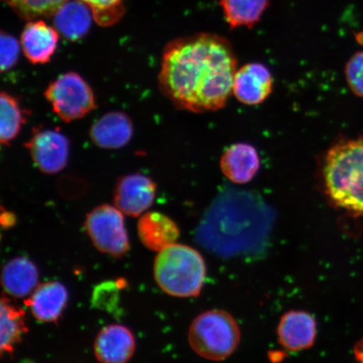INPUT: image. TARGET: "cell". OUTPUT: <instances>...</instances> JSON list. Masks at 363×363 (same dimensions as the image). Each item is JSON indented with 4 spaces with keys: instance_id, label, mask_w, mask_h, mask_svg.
Instances as JSON below:
<instances>
[{
    "instance_id": "1",
    "label": "cell",
    "mask_w": 363,
    "mask_h": 363,
    "mask_svg": "<svg viewBox=\"0 0 363 363\" xmlns=\"http://www.w3.org/2000/svg\"><path fill=\"white\" fill-rule=\"evenodd\" d=\"M238 59L228 40L199 33L172 40L163 51L159 89L180 110L223 108L233 93Z\"/></svg>"
},
{
    "instance_id": "2",
    "label": "cell",
    "mask_w": 363,
    "mask_h": 363,
    "mask_svg": "<svg viewBox=\"0 0 363 363\" xmlns=\"http://www.w3.org/2000/svg\"><path fill=\"white\" fill-rule=\"evenodd\" d=\"M326 194L335 206L363 216V139L335 144L323 167Z\"/></svg>"
},
{
    "instance_id": "3",
    "label": "cell",
    "mask_w": 363,
    "mask_h": 363,
    "mask_svg": "<svg viewBox=\"0 0 363 363\" xmlns=\"http://www.w3.org/2000/svg\"><path fill=\"white\" fill-rule=\"evenodd\" d=\"M153 272L159 288L179 298L198 296L206 277V263L201 253L177 243L158 252Z\"/></svg>"
},
{
    "instance_id": "4",
    "label": "cell",
    "mask_w": 363,
    "mask_h": 363,
    "mask_svg": "<svg viewBox=\"0 0 363 363\" xmlns=\"http://www.w3.org/2000/svg\"><path fill=\"white\" fill-rule=\"evenodd\" d=\"M240 333L229 313L214 310L203 313L193 321L189 342L198 355L211 361H222L238 348Z\"/></svg>"
},
{
    "instance_id": "5",
    "label": "cell",
    "mask_w": 363,
    "mask_h": 363,
    "mask_svg": "<svg viewBox=\"0 0 363 363\" xmlns=\"http://www.w3.org/2000/svg\"><path fill=\"white\" fill-rule=\"evenodd\" d=\"M58 118L65 122L83 119L96 108V99L89 84L74 72L58 76L44 93Z\"/></svg>"
},
{
    "instance_id": "6",
    "label": "cell",
    "mask_w": 363,
    "mask_h": 363,
    "mask_svg": "<svg viewBox=\"0 0 363 363\" xmlns=\"http://www.w3.org/2000/svg\"><path fill=\"white\" fill-rule=\"evenodd\" d=\"M84 229L98 251L115 258L129 252L124 214L115 206L104 203L94 208L86 216Z\"/></svg>"
},
{
    "instance_id": "7",
    "label": "cell",
    "mask_w": 363,
    "mask_h": 363,
    "mask_svg": "<svg viewBox=\"0 0 363 363\" xmlns=\"http://www.w3.org/2000/svg\"><path fill=\"white\" fill-rule=\"evenodd\" d=\"M34 164L45 174L65 169L70 154V143L58 128H35L26 143Z\"/></svg>"
},
{
    "instance_id": "8",
    "label": "cell",
    "mask_w": 363,
    "mask_h": 363,
    "mask_svg": "<svg viewBox=\"0 0 363 363\" xmlns=\"http://www.w3.org/2000/svg\"><path fill=\"white\" fill-rule=\"evenodd\" d=\"M157 184L149 177L133 174L121 177L113 190V206L130 217L145 214L155 201Z\"/></svg>"
},
{
    "instance_id": "9",
    "label": "cell",
    "mask_w": 363,
    "mask_h": 363,
    "mask_svg": "<svg viewBox=\"0 0 363 363\" xmlns=\"http://www.w3.org/2000/svg\"><path fill=\"white\" fill-rule=\"evenodd\" d=\"M274 88V79L269 67L251 62L235 72L233 93L240 103L257 106L265 101Z\"/></svg>"
},
{
    "instance_id": "10",
    "label": "cell",
    "mask_w": 363,
    "mask_h": 363,
    "mask_svg": "<svg viewBox=\"0 0 363 363\" xmlns=\"http://www.w3.org/2000/svg\"><path fill=\"white\" fill-rule=\"evenodd\" d=\"M94 351L101 363H127L135 352L134 335L124 325H107L99 331Z\"/></svg>"
},
{
    "instance_id": "11",
    "label": "cell",
    "mask_w": 363,
    "mask_h": 363,
    "mask_svg": "<svg viewBox=\"0 0 363 363\" xmlns=\"http://www.w3.org/2000/svg\"><path fill=\"white\" fill-rule=\"evenodd\" d=\"M133 121L121 111L104 113L89 130L90 139L95 146L108 150L124 147L133 138Z\"/></svg>"
},
{
    "instance_id": "12",
    "label": "cell",
    "mask_w": 363,
    "mask_h": 363,
    "mask_svg": "<svg viewBox=\"0 0 363 363\" xmlns=\"http://www.w3.org/2000/svg\"><path fill=\"white\" fill-rule=\"evenodd\" d=\"M316 331V321L310 313L289 311L278 326L279 343L290 352L306 350L314 345Z\"/></svg>"
},
{
    "instance_id": "13",
    "label": "cell",
    "mask_w": 363,
    "mask_h": 363,
    "mask_svg": "<svg viewBox=\"0 0 363 363\" xmlns=\"http://www.w3.org/2000/svg\"><path fill=\"white\" fill-rule=\"evenodd\" d=\"M68 292L65 285L56 281L39 284L26 306L36 320L44 323L57 322L67 305Z\"/></svg>"
},
{
    "instance_id": "14",
    "label": "cell",
    "mask_w": 363,
    "mask_h": 363,
    "mask_svg": "<svg viewBox=\"0 0 363 363\" xmlns=\"http://www.w3.org/2000/svg\"><path fill=\"white\" fill-rule=\"evenodd\" d=\"M58 43L57 30L42 21L27 23L21 36L25 57L33 65H45L51 60Z\"/></svg>"
},
{
    "instance_id": "15",
    "label": "cell",
    "mask_w": 363,
    "mask_h": 363,
    "mask_svg": "<svg viewBox=\"0 0 363 363\" xmlns=\"http://www.w3.org/2000/svg\"><path fill=\"white\" fill-rule=\"evenodd\" d=\"M138 233L143 246L157 252L176 243L180 235L179 226L171 218L155 211L140 216Z\"/></svg>"
},
{
    "instance_id": "16",
    "label": "cell",
    "mask_w": 363,
    "mask_h": 363,
    "mask_svg": "<svg viewBox=\"0 0 363 363\" xmlns=\"http://www.w3.org/2000/svg\"><path fill=\"white\" fill-rule=\"evenodd\" d=\"M223 174L233 183L245 184L254 179L260 169V157L257 149L248 143L233 145L220 159Z\"/></svg>"
},
{
    "instance_id": "17",
    "label": "cell",
    "mask_w": 363,
    "mask_h": 363,
    "mask_svg": "<svg viewBox=\"0 0 363 363\" xmlns=\"http://www.w3.org/2000/svg\"><path fill=\"white\" fill-rule=\"evenodd\" d=\"M39 272L33 262L16 257L4 266L1 283L4 291L16 298L30 296L38 286Z\"/></svg>"
},
{
    "instance_id": "18",
    "label": "cell",
    "mask_w": 363,
    "mask_h": 363,
    "mask_svg": "<svg viewBox=\"0 0 363 363\" xmlns=\"http://www.w3.org/2000/svg\"><path fill=\"white\" fill-rule=\"evenodd\" d=\"M0 352L2 356L12 357L16 347L28 331L26 312L10 298L3 296L0 302Z\"/></svg>"
},
{
    "instance_id": "19",
    "label": "cell",
    "mask_w": 363,
    "mask_h": 363,
    "mask_svg": "<svg viewBox=\"0 0 363 363\" xmlns=\"http://www.w3.org/2000/svg\"><path fill=\"white\" fill-rule=\"evenodd\" d=\"M90 13V8L81 0H67L54 13V25L66 39L75 42L88 33Z\"/></svg>"
},
{
    "instance_id": "20",
    "label": "cell",
    "mask_w": 363,
    "mask_h": 363,
    "mask_svg": "<svg viewBox=\"0 0 363 363\" xmlns=\"http://www.w3.org/2000/svg\"><path fill=\"white\" fill-rule=\"evenodd\" d=\"M269 4V0H220L226 22L235 29L255 26Z\"/></svg>"
},
{
    "instance_id": "21",
    "label": "cell",
    "mask_w": 363,
    "mask_h": 363,
    "mask_svg": "<svg viewBox=\"0 0 363 363\" xmlns=\"http://www.w3.org/2000/svg\"><path fill=\"white\" fill-rule=\"evenodd\" d=\"M26 112L19 101L10 93L0 94V143L9 146L26 122Z\"/></svg>"
},
{
    "instance_id": "22",
    "label": "cell",
    "mask_w": 363,
    "mask_h": 363,
    "mask_svg": "<svg viewBox=\"0 0 363 363\" xmlns=\"http://www.w3.org/2000/svg\"><path fill=\"white\" fill-rule=\"evenodd\" d=\"M23 19L54 15L67 0H4Z\"/></svg>"
},
{
    "instance_id": "23",
    "label": "cell",
    "mask_w": 363,
    "mask_h": 363,
    "mask_svg": "<svg viewBox=\"0 0 363 363\" xmlns=\"http://www.w3.org/2000/svg\"><path fill=\"white\" fill-rule=\"evenodd\" d=\"M90 8L97 24L110 26L121 19L125 13L124 0H81Z\"/></svg>"
},
{
    "instance_id": "24",
    "label": "cell",
    "mask_w": 363,
    "mask_h": 363,
    "mask_svg": "<svg viewBox=\"0 0 363 363\" xmlns=\"http://www.w3.org/2000/svg\"><path fill=\"white\" fill-rule=\"evenodd\" d=\"M345 77L352 92L357 97L363 98V51L354 54L347 62Z\"/></svg>"
},
{
    "instance_id": "25",
    "label": "cell",
    "mask_w": 363,
    "mask_h": 363,
    "mask_svg": "<svg viewBox=\"0 0 363 363\" xmlns=\"http://www.w3.org/2000/svg\"><path fill=\"white\" fill-rule=\"evenodd\" d=\"M118 287L117 283L106 282L97 286L94 290L92 303L96 308L101 310L111 311L116 308L118 302Z\"/></svg>"
},
{
    "instance_id": "26",
    "label": "cell",
    "mask_w": 363,
    "mask_h": 363,
    "mask_svg": "<svg viewBox=\"0 0 363 363\" xmlns=\"http://www.w3.org/2000/svg\"><path fill=\"white\" fill-rule=\"evenodd\" d=\"M21 53V45L18 40L10 34H1V71L11 70L16 66Z\"/></svg>"
},
{
    "instance_id": "27",
    "label": "cell",
    "mask_w": 363,
    "mask_h": 363,
    "mask_svg": "<svg viewBox=\"0 0 363 363\" xmlns=\"http://www.w3.org/2000/svg\"><path fill=\"white\" fill-rule=\"evenodd\" d=\"M0 222L4 229L12 228L16 224V217L12 212L1 208V215H0Z\"/></svg>"
},
{
    "instance_id": "28",
    "label": "cell",
    "mask_w": 363,
    "mask_h": 363,
    "mask_svg": "<svg viewBox=\"0 0 363 363\" xmlns=\"http://www.w3.org/2000/svg\"><path fill=\"white\" fill-rule=\"evenodd\" d=\"M354 352L356 357L363 355V337L356 344Z\"/></svg>"
},
{
    "instance_id": "29",
    "label": "cell",
    "mask_w": 363,
    "mask_h": 363,
    "mask_svg": "<svg viewBox=\"0 0 363 363\" xmlns=\"http://www.w3.org/2000/svg\"><path fill=\"white\" fill-rule=\"evenodd\" d=\"M357 360L360 363H363V355L356 357Z\"/></svg>"
}]
</instances>
